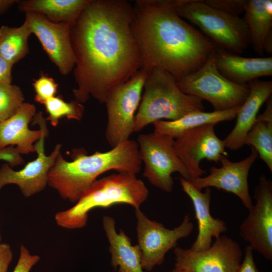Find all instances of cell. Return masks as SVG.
I'll return each mask as SVG.
<instances>
[{
  "label": "cell",
  "mask_w": 272,
  "mask_h": 272,
  "mask_svg": "<svg viewBox=\"0 0 272 272\" xmlns=\"http://www.w3.org/2000/svg\"><path fill=\"white\" fill-rule=\"evenodd\" d=\"M40 259L39 255L31 254L26 246L21 245L19 257L13 272H30Z\"/></svg>",
  "instance_id": "31"
},
{
  "label": "cell",
  "mask_w": 272,
  "mask_h": 272,
  "mask_svg": "<svg viewBox=\"0 0 272 272\" xmlns=\"http://www.w3.org/2000/svg\"><path fill=\"white\" fill-rule=\"evenodd\" d=\"M13 65L0 56V84H11Z\"/></svg>",
  "instance_id": "35"
},
{
  "label": "cell",
  "mask_w": 272,
  "mask_h": 272,
  "mask_svg": "<svg viewBox=\"0 0 272 272\" xmlns=\"http://www.w3.org/2000/svg\"><path fill=\"white\" fill-rule=\"evenodd\" d=\"M147 74L142 68L129 80L111 89L107 96L105 137L112 148L129 140L134 132L135 112Z\"/></svg>",
  "instance_id": "8"
},
{
  "label": "cell",
  "mask_w": 272,
  "mask_h": 272,
  "mask_svg": "<svg viewBox=\"0 0 272 272\" xmlns=\"http://www.w3.org/2000/svg\"><path fill=\"white\" fill-rule=\"evenodd\" d=\"M171 272H188V271L185 270L175 268Z\"/></svg>",
  "instance_id": "38"
},
{
  "label": "cell",
  "mask_w": 272,
  "mask_h": 272,
  "mask_svg": "<svg viewBox=\"0 0 272 272\" xmlns=\"http://www.w3.org/2000/svg\"><path fill=\"white\" fill-rule=\"evenodd\" d=\"M185 94L209 102L216 111L241 106L249 93L247 85H238L226 78L216 65L215 49L196 71L176 80Z\"/></svg>",
  "instance_id": "7"
},
{
  "label": "cell",
  "mask_w": 272,
  "mask_h": 272,
  "mask_svg": "<svg viewBox=\"0 0 272 272\" xmlns=\"http://www.w3.org/2000/svg\"><path fill=\"white\" fill-rule=\"evenodd\" d=\"M143 89L134 117V132L158 120H175L190 112L205 110L202 100L184 93L175 77L162 69L155 67L148 72Z\"/></svg>",
  "instance_id": "5"
},
{
  "label": "cell",
  "mask_w": 272,
  "mask_h": 272,
  "mask_svg": "<svg viewBox=\"0 0 272 272\" xmlns=\"http://www.w3.org/2000/svg\"><path fill=\"white\" fill-rule=\"evenodd\" d=\"M179 181L182 190L192 202L197 222L198 234L190 249L195 251L206 250L211 247L213 237L218 238L227 230V224L224 221L215 218L211 214L210 188H206L204 192H201L182 177H180Z\"/></svg>",
  "instance_id": "17"
},
{
  "label": "cell",
  "mask_w": 272,
  "mask_h": 272,
  "mask_svg": "<svg viewBox=\"0 0 272 272\" xmlns=\"http://www.w3.org/2000/svg\"><path fill=\"white\" fill-rule=\"evenodd\" d=\"M258 157L257 152L251 147L250 155L238 162H232L224 156L219 161L220 167L212 166L209 169V175L189 182L198 190L214 187L232 193L249 210L253 205L249 191L248 176L251 167Z\"/></svg>",
  "instance_id": "16"
},
{
  "label": "cell",
  "mask_w": 272,
  "mask_h": 272,
  "mask_svg": "<svg viewBox=\"0 0 272 272\" xmlns=\"http://www.w3.org/2000/svg\"><path fill=\"white\" fill-rule=\"evenodd\" d=\"M216 65L219 72L241 85L261 77L272 76V57H245L215 48Z\"/></svg>",
  "instance_id": "20"
},
{
  "label": "cell",
  "mask_w": 272,
  "mask_h": 272,
  "mask_svg": "<svg viewBox=\"0 0 272 272\" xmlns=\"http://www.w3.org/2000/svg\"><path fill=\"white\" fill-rule=\"evenodd\" d=\"M134 7L124 0H91L71 25L76 58L75 100L104 103L109 91L142 68L131 25Z\"/></svg>",
  "instance_id": "1"
},
{
  "label": "cell",
  "mask_w": 272,
  "mask_h": 272,
  "mask_svg": "<svg viewBox=\"0 0 272 272\" xmlns=\"http://www.w3.org/2000/svg\"><path fill=\"white\" fill-rule=\"evenodd\" d=\"M17 0H0V15L5 13L14 4L17 3Z\"/></svg>",
  "instance_id": "36"
},
{
  "label": "cell",
  "mask_w": 272,
  "mask_h": 272,
  "mask_svg": "<svg viewBox=\"0 0 272 272\" xmlns=\"http://www.w3.org/2000/svg\"><path fill=\"white\" fill-rule=\"evenodd\" d=\"M254 205L240 226L241 237L265 259H272V182L262 175L254 194Z\"/></svg>",
  "instance_id": "14"
},
{
  "label": "cell",
  "mask_w": 272,
  "mask_h": 272,
  "mask_svg": "<svg viewBox=\"0 0 272 272\" xmlns=\"http://www.w3.org/2000/svg\"><path fill=\"white\" fill-rule=\"evenodd\" d=\"M174 141L169 135L154 132L141 134L137 139L140 158L145 164L144 176L153 185L166 192L173 190V173L178 172L181 177L189 181L188 174L176 153Z\"/></svg>",
  "instance_id": "9"
},
{
  "label": "cell",
  "mask_w": 272,
  "mask_h": 272,
  "mask_svg": "<svg viewBox=\"0 0 272 272\" xmlns=\"http://www.w3.org/2000/svg\"><path fill=\"white\" fill-rule=\"evenodd\" d=\"M102 223L110 245L111 265L118 268V272H145L138 244L132 245L130 238L122 229L116 232L115 221L112 217L104 216Z\"/></svg>",
  "instance_id": "21"
},
{
  "label": "cell",
  "mask_w": 272,
  "mask_h": 272,
  "mask_svg": "<svg viewBox=\"0 0 272 272\" xmlns=\"http://www.w3.org/2000/svg\"><path fill=\"white\" fill-rule=\"evenodd\" d=\"M36 111L33 104L24 102L14 115L0 122V150L16 146L21 155L36 152L34 143L40 138L42 130L28 126Z\"/></svg>",
  "instance_id": "19"
},
{
  "label": "cell",
  "mask_w": 272,
  "mask_h": 272,
  "mask_svg": "<svg viewBox=\"0 0 272 272\" xmlns=\"http://www.w3.org/2000/svg\"><path fill=\"white\" fill-rule=\"evenodd\" d=\"M149 190L136 175L118 172L96 180L71 208L57 213V225L68 229H80L87 224L89 212L96 208H108L117 203L140 209L147 199Z\"/></svg>",
  "instance_id": "4"
},
{
  "label": "cell",
  "mask_w": 272,
  "mask_h": 272,
  "mask_svg": "<svg viewBox=\"0 0 272 272\" xmlns=\"http://www.w3.org/2000/svg\"><path fill=\"white\" fill-rule=\"evenodd\" d=\"M91 0H22L18 1L22 12L43 15L54 23L73 24Z\"/></svg>",
  "instance_id": "23"
},
{
  "label": "cell",
  "mask_w": 272,
  "mask_h": 272,
  "mask_svg": "<svg viewBox=\"0 0 272 272\" xmlns=\"http://www.w3.org/2000/svg\"><path fill=\"white\" fill-rule=\"evenodd\" d=\"M33 86L36 93L35 100L44 104L47 100L55 97L58 85L52 78L42 74L34 81Z\"/></svg>",
  "instance_id": "29"
},
{
  "label": "cell",
  "mask_w": 272,
  "mask_h": 272,
  "mask_svg": "<svg viewBox=\"0 0 272 272\" xmlns=\"http://www.w3.org/2000/svg\"><path fill=\"white\" fill-rule=\"evenodd\" d=\"M176 14L197 26L216 46L232 53L243 52L251 44L244 19L216 9L203 0H181Z\"/></svg>",
  "instance_id": "6"
},
{
  "label": "cell",
  "mask_w": 272,
  "mask_h": 272,
  "mask_svg": "<svg viewBox=\"0 0 272 272\" xmlns=\"http://www.w3.org/2000/svg\"><path fill=\"white\" fill-rule=\"evenodd\" d=\"M138 245L141 251L143 269L151 271L161 264L165 255L176 247L178 241L188 237L193 229L190 216L186 215L182 223L174 229L149 219L140 209H135Z\"/></svg>",
  "instance_id": "10"
},
{
  "label": "cell",
  "mask_w": 272,
  "mask_h": 272,
  "mask_svg": "<svg viewBox=\"0 0 272 272\" xmlns=\"http://www.w3.org/2000/svg\"><path fill=\"white\" fill-rule=\"evenodd\" d=\"M1 233H0V243H1Z\"/></svg>",
  "instance_id": "39"
},
{
  "label": "cell",
  "mask_w": 272,
  "mask_h": 272,
  "mask_svg": "<svg viewBox=\"0 0 272 272\" xmlns=\"http://www.w3.org/2000/svg\"><path fill=\"white\" fill-rule=\"evenodd\" d=\"M24 100V95L19 86L11 84H1L0 122L14 115Z\"/></svg>",
  "instance_id": "28"
},
{
  "label": "cell",
  "mask_w": 272,
  "mask_h": 272,
  "mask_svg": "<svg viewBox=\"0 0 272 272\" xmlns=\"http://www.w3.org/2000/svg\"><path fill=\"white\" fill-rule=\"evenodd\" d=\"M175 268L188 272H237L242 259L239 244L231 237L221 235L211 247L195 251L176 247Z\"/></svg>",
  "instance_id": "12"
},
{
  "label": "cell",
  "mask_w": 272,
  "mask_h": 272,
  "mask_svg": "<svg viewBox=\"0 0 272 272\" xmlns=\"http://www.w3.org/2000/svg\"><path fill=\"white\" fill-rule=\"evenodd\" d=\"M32 32L26 21L19 27H0V56L13 65L29 51L28 40Z\"/></svg>",
  "instance_id": "26"
},
{
  "label": "cell",
  "mask_w": 272,
  "mask_h": 272,
  "mask_svg": "<svg viewBox=\"0 0 272 272\" xmlns=\"http://www.w3.org/2000/svg\"><path fill=\"white\" fill-rule=\"evenodd\" d=\"M263 50L269 54L272 52V32L266 37L263 44Z\"/></svg>",
  "instance_id": "37"
},
{
  "label": "cell",
  "mask_w": 272,
  "mask_h": 272,
  "mask_svg": "<svg viewBox=\"0 0 272 272\" xmlns=\"http://www.w3.org/2000/svg\"><path fill=\"white\" fill-rule=\"evenodd\" d=\"M244 12L253 48L262 55L265 39L272 32V1L246 0Z\"/></svg>",
  "instance_id": "24"
},
{
  "label": "cell",
  "mask_w": 272,
  "mask_h": 272,
  "mask_svg": "<svg viewBox=\"0 0 272 272\" xmlns=\"http://www.w3.org/2000/svg\"><path fill=\"white\" fill-rule=\"evenodd\" d=\"M44 105L48 114L46 120L53 126H56L59 119L63 117L68 119L80 120L84 112V107L82 103L76 100L66 102L60 96L48 99Z\"/></svg>",
  "instance_id": "27"
},
{
  "label": "cell",
  "mask_w": 272,
  "mask_h": 272,
  "mask_svg": "<svg viewBox=\"0 0 272 272\" xmlns=\"http://www.w3.org/2000/svg\"><path fill=\"white\" fill-rule=\"evenodd\" d=\"M0 160L6 161L11 167L22 165L24 162L21 154L14 146H8L0 150Z\"/></svg>",
  "instance_id": "32"
},
{
  "label": "cell",
  "mask_w": 272,
  "mask_h": 272,
  "mask_svg": "<svg viewBox=\"0 0 272 272\" xmlns=\"http://www.w3.org/2000/svg\"><path fill=\"white\" fill-rule=\"evenodd\" d=\"M253 251L249 245L246 247L244 259L237 272H260L255 264Z\"/></svg>",
  "instance_id": "33"
},
{
  "label": "cell",
  "mask_w": 272,
  "mask_h": 272,
  "mask_svg": "<svg viewBox=\"0 0 272 272\" xmlns=\"http://www.w3.org/2000/svg\"><path fill=\"white\" fill-rule=\"evenodd\" d=\"M215 125L198 126L174 139V148L188 174V181L206 173L199 166L201 160L206 159L219 163L223 156L228 155L223 140L215 133Z\"/></svg>",
  "instance_id": "13"
},
{
  "label": "cell",
  "mask_w": 272,
  "mask_h": 272,
  "mask_svg": "<svg viewBox=\"0 0 272 272\" xmlns=\"http://www.w3.org/2000/svg\"><path fill=\"white\" fill-rule=\"evenodd\" d=\"M12 258L11 246L7 243H0V272H8Z\"/></svg>",
  "instance_id": "34"
},
{
  "label": "cell",
  "mask_w": 272,
  "mask_h": 272,
  "mask_svg": "<svg viewBox=\"0 0 272 272\" xmlns=\"http://www.w3.org/2000/svg\"><path fill=\"white\" fill-rule=\"evenodd\" d=\"M209 6L225 13L238 16L244 12L246 0H203Z\"/></svg>",
  "instance_id": "30"
},
{
  "label": "cell",
  "mask_w": 272,
  "mask_h": 272,
  "mask_svg": "<svg viewBox=\"0 0 272 272\" xmlns=\"http://www.w3.org/2000/svg\"><path fill=\"white\" fill-rule=\"evenodd\" d=\"M248 85L249 93L237 114L235 125L223 140L225 148L231 150H238L244 145L246 136L253 125L260 108L271 96V81L255 79Z\"/></svg>",
  "instance_id": "18"
},
{
  "label": "cell",
  "mask_w": 272,
  "mask_h": 272,
  "mask_svg": "<svg viewBox=\"0 0 272 272\" xmlns=\"http://www.w3.org/2000/svg\"><path fill=\"white\" fill-rule=\"evenodd\" d=\"M241 106L222 111H194L175 120H158L153 123L154 132L168 135L175 139L188 130L205 124H216L220 122L232 120L236 117Z\"/></svg>",
  "instance_id": "22"
},
{
  "label": "cell",
  "mask_w": 272,
  "mask_h": 272,
  "mask_svg": "<svg viewBox=\"0 0 272 272\" xmlns=\"http://www.w3.org/2000/svg\"><path fill=\"white\" fill-rule=\"evenodd\" d=\"M25 21L59 73L63 76L68 75L76 63L71 41V24L52 22L36 13H25Z\"/></svg>",
  "instance_id": "15"
},
{
  "label": "cell",
  "mask_w": 272,
  "mask_h": 272,
  "mask_svg": "<svg viewBox=\"0 0 272 272\" xmlns=\"http://www.w3.org/2000/svg\"><path fill=\"white\" fill-rule=\"evenodd\" d=\"M33 119L42 130L40 138L34 145L37 154L36 159L28 162L19 171L14 170L8 163L3 164L0 168V189L8 184H16L25 197H29L45 189L48 185L49 170L60 153L61 144H58L49 155L45 154L44 141L48 133L46 119L41 111L36 113Z\"/></svg>",
  "instance_id": "11"
},
{
  "label": "cell",
  "mask_w": 272,
  "mask_h": 272,
  "mask_svg": "<svg viewBox=\"0 0 272 272\" xmlns=\"http://www.w3.org/2000/svg\"><path fill=\"white\" fill-rule=\"evenodd\" d=\"M75 156L70 162L60 153L48 176V185L62 199L72 203H76L101 174L114 170L136 175L142 164L138 143L129 139L105 152Z\"/></svg>",
  "instance_id": "3"
},
{
  "label": "cell",
  "mask_w": 272,
  "mask_h": 272,
  "mask_svg": "<svg viewBox=\"0 0 272 272\" xmlns=\"http://www.w3.org/2000/svg\"><path fill=\"white\" fill-rule=\"evenodd\" d=\"M263 112L257 115L245 139L244 145L254 148L272 172V98L267 101Z\"/></svg>",
  "instance_id": "25"
},
{
  "label": "cell",
  "mask_w": 272,
  "mask_h": 272,
  "mask_svg": "<svg viewBox=\"0 0 272 272\" xmlns=\"http://www.w3.org/2000/svg\"><path fill=\"white\" fill-rule=\"evenodd\" d=\"M171 0H137L131 31L142 68L157 67L177 80L199 68L216 48L170 7Z\"/></svg>",
  "instance_id": "2"
}]
</instances>
